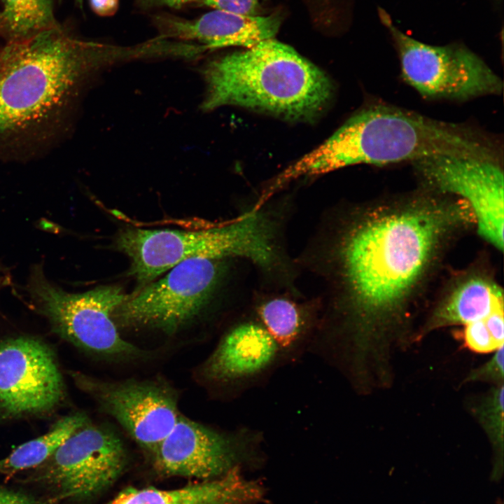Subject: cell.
<instances>
[{
	"label": "cell",
	"mask_w": 504,
	"mask_h": 504,
	"mask_svg": "<svg viewBox=\"0 0 504 504\" xmlns=\"http://www.w3.org/2000/svg\"><path fill=\"white\" fill-rule=\"evenodd\" d=\"M222 263L206 258L178 263L161 279L127 295L115 311L114 321L174 333L210 302L223 276Z\"/></svg>",
	"instance_id": "ba28073f"
},
{
	"label": "cell",
	"mask_w": 504,
	"mask_h": 504,
	"mask_svg": "<svg viewBox=\"0 0 504 504\" xmlns=\"http://www.w3.org/2000/svg\"><path fill=\"white\" fill-rule=\"evenodd\" d=\"M503 289L486 255L463 269L447 270L428 304L423 331L484 320L503 310Z\"/></svg>",
	"instance_id": "9a60e30c"
},
{
	"label": "cell",
	"mask_w": 504,
	"mask_h": 504,
	"mask_svg": "<svg viewBox=\"0 0 504 504\" xmlns=\"http://www.w3.org/2000/svg\"><path fill=\"white\" fill-rule=\"evenodd\" d=\"M3 31L9 40L27 37L59 25L53 0H1Z\"/></svg>",
	"instance_id": "ffe728a7"
},
{
	"label": "cell",
	"mask_w": 504,
	"mask_h": 504,
	"mask_svg": "<svg viewBox=\"0 0 504 504\" xmlns=\"http://www.w3.org/2000/svg\"><path fill=\"white\" fill-rule=\"evenodd\" d=\"M153 22L160 35L214 49L227 46L248 48L274 38L281 20L275 15L255 16L214 10L191 20L158 15Z\"/></svg>",
	"instance_id": "2e32d148"
},
{
	"label": "cell",
	"mask_w": 504,
	"mask_h": 504,
	"mask_svg": "<svg viewBox=\"0 0 504 504\" xmlns=\"http://www.w3.org/2000/svg\"><path fill=\"white\" fill-rule=\"evenodd\" d=\"M296 295H262L251 311L275 341L285 365L297 364L309 352L323 310L321 298L302 300Z\"/></svg>",
	"instance_id": "e0dca14e"
},
{
	"label": "cell",
	"mask_w": 504,
	"mask_h": 504,
	"mask_svg": "<svg viewBox=\"0 0 504 504\" xmlns=\"http://www.w3.org/2000/svg\"><path fill=\"white\" fill-rule=\"evenodd\" d=\"M138 45L83 40L59 25L0 48V156L29 158L56 143L87 78L138 59Z\"/></svg>",
	"instance_id": "7a4b0ae2"
},
{
	"label": "cell",
	"mask_w": 504,
	"mask_h": 504,
	"mask_svg": "<svg viewBox=\"0 0 504 504\" xmlns=\"http://www.w3.org/2000/svg\"><path fill=\"white\" fill-rule=\"evenodd\" d=\"M52 500L38 498L32 495L0 489V504H52Z\"/></svg>",
	"instance_id": "d4e9b609"
},
{
	"label": "cell",
	"mask_w": 504,
	"mask_h": 504,
	"mask_svg": "<svg viewBox=\"0 0 504 504\" xmlns=\"http://www.w3.org/2000/svg\"><path fill=\"white\" fill-rule=\"evenodd\" d=\"M26 290L38 312L52 330L75 346L111 356H136L141 349L124 340L113 319L127 295L118 286H99L83 293H69L50 281L42 265H35Z\"/></svg>",
	"instance_id": "8992f818"
},
{
	"label": "cell",
	"mask_w": 504,
	"mask_h": 504,
	"mask_svg": "<svg viewBox=\"0 0 504 504\" xmlns=\"http://www.w3.org/2000/svg\"><path fill=\"white\" fill-rule=\"evenodd\" d=\"M64 384L52 351L27 337L0 344V416L10 419L54 409Z\"/></svg>",
	"instance_id": "5bb4252c"
},
{
	"label": "cell",
	"mask_w": 504,
	"mask_h": 504,
	"mask_svg": "<svg viewBox=\"0 0 504 504\" xmlns=\"http://www.w3.org/2000/svg\"><path fill=\"white\" fill-rule=\"evenodd\" d=\"M93 11L99 16L113 15L118 9L119 0H90Z\"/></svg>",
	"instance_id": "4316f807"
},
{
	"label": "cell",
	"mask_w": 504,
	"mask_h": 504,
	"mask_svg": "<svg viewBox=\"0 0 504 504\" xmlns=\"http://www.w3.org/2000/svg\"><path fill=\"white\" fill-rule=\"evenodd\" d=\"M76 4H77V5L78 6V7H79L81 10H83V0H76Z\"/></svg>",
	"instance_id": "83f0119b"
},
{
	"label": "cell",
	"mask_w": 504,
	"mask_h": 504,
	"mask_svg": "<svg viewBox=\"0 0 504 504\" xmlns=\"http://www.w3.org/2000/svg\"><path fill=\"white\" fill-rule=\"evenodd\" d=\"M76 385L93 397L144 449L151 454L170 433L179 416L175 393L153 382H104L73 373Z\"/></svg>",
	"instance_id": "4fadbf2b"
},
{
	"label": "cell",
	"mask_w": 504,
	"mask_h": 504,
	"mask_svg": "<svg viewBox=\"0 0 504 504\" xmlns=\"http://www.w3.org/2000/svg\"><path fill=\"white\" fill-rule=\"evenodd\" d=\"M115 246L130 258V274L143 286L190 258H241L267 281L283 274L290 261L284 220L263 205L204 230L126 228L118 233Z\"/></svg>",
	"instance_id": "277c9868"
},
{
	"label": "cell",
	"mask_w": 504,
	"mask_h": 504,
	"mask_svg": "<svg viewBox=\"0 0 504 504\" xmlns=\"http://www.w3.org/2000/svg\"><path fill=\"white\" fill-rule=\"evenodd\" d=\"M485 319L464 326L463 336L465 345L477 353L491 352L500 346L493 338Z\"/></svg>",
	"instance_id": "7402d4cb"
},
{
	"label": "cell",
	"mask_w": 504,
	"mask_h": 504,
	"mask_svg": "<svg viewBox=\"0 0 504 504\" xmlns=\"http://www.w3.org/2000/svg\"><path fill=\"white\" fill-rule=\"evenodd\" d=\"M88 419L82 413L62 418L46 434L22 444L8 456L0 459V473L10 475L40 466Z\"/></svg>",
	"instance_id": "d6986e66"
},
{
	"label": "cell",
	"mask_w": 504,
	"mask_h": 504,
	"mask_svg": "<svg viewBox=\"0 0 504 504\" xmlns=\"http://www.w3.org/2000/svg\"><path fill=\"white\" fill-rule=\"evenodd\" d=\"M475 229L466 202L421 186L335 208L297 261L328 290L309 353L334 368L362 363L372 337L428 306L449 253Z\"/></svg>",
	"instance_id": "6da1fadb"
},
{
	"label": "cell",
	"mask_w": 504,
	"mask_h": 504,
	"mask_svg": "<svg viewBox=\"0 0 504 504\" xmlns=\"http://www.w3.org/2000/svg\"><path fill=\"white\" fill-rule=\"evenodd\" d=\"M121 439L88 419L29 477L47 488L52 500L90 498L111 486L125 466Z\"/></svg>",
	"instance_id": "30bf717a"
},
{
	"label": "cell",
	"mask_w": 504,
	"mask_h": 504,
	"mask_svg": "<svg viewBox=\"0 0 504 504\" xmlns=\"http://www.w3.org/2000/svg\"><path fill=\"white\" fill-rule=\"evenodd\" d=\"M202 3L215 10L225 12L254 15L258 0H200Z\"/></svg>",
	"instance_id": "603a6c76"
},
{
	"label": "cell",
	"mask_w": 504,
	"mask_h": 504,
	"mask_svg": "<svg viewBox=\"0 0 504 504\" xmlns=\"http://www.w3.org/2000/svg\"><path fill=\"white\" fill-rule=\"evenodd\" d=\"M196 0H136V6L141 9L148 10L159 7L181 8Z\"/></svg>",
	"instance_id": "484cf974"
},
{
	"label": "cell",
	"mask_w": 504,
	"mask_h": 504,
	"mask_svg": "<svg viewBox=\"0 0 504 504\" xmlns=\"http://www.w3.org/2000/svg\"><path fill=\"white\" fill-rule=\"evenodd\" d=\"M380 17L397 50L402 78L422 97L466 101L502 92L500 77L465 46L422 43L397 29L381 12Z\"/></svg>",
	"instance_id": "52a82bcc"
},
{
	"label": "cell",
	"mask_w": 504,
	"mask_h": 504,
	"mask_svg": "<svg viewBox=\"0 0 504 504\" xmlns=\"http://www.w3.org/2000/svg\"><path fill=\"white\" fill-rule=\"evenodd\" d=\"M486 420L488 430L496 450V457L491 477L499 481L503 475V387L501 386L493 394L481 410Z\"/></svg>",
	"instance_id": "44dd1931"
},
{
	"label": "cell",
	"mask_w": 504,
	"mask_h": 504,
	"mask_svg": "<svg viewBox=\"0 0 504 504\" xmlns=\"http://www.w3.org/2000/svg\"><path fill=\"white\" fill-rule=\"evenodd\" d=\"M412 165L419 186L466 202L475 218L477 234L503 252L504 176L500 161L438 156Z\"/></svg>",
	"instance_id": "8fae6325"
},
{
	"label": "cell",
	"mask_w": 504,
	"mask_h": 504,
	"mask_svg": "<svg viewBox=\"0 0 504 504\" xmlns=\"http://www.w3.org/2000/svg\"><path fill=\"white\" fill-rule=\"evenodd\" d=\"M283 366L275 341L250 312L225 331L204 363L202 375L212 388L236 398L262 386Z\"/></svg>",
	"instance_id": "7c38bea8"
},
{
	"label": "cell",
	"mask_w": 504,
	"mask_h": 504,
	"mask_svg": "<svg viewBox=\"0 0 504 504\" xmlns=\"http://www.w3.org/2000/svg\"><path fill=\"white\" fill-rule=\"evenodd\" d=\"M203 76L205 111L235 105L308 120L323 110L332 92L322 71L274 38L210 61Z\"/></svg>",
	"instance_id": "5b68a950"
},
{
	"label": "cell",
	"mask_w": 504,
	"mask_h": 504,
	"mask_svg": "<svg viewBox=\"0 0 504 504\" xmlns=\"http://www.w3.org/2000/svg\"><path fill=\"white\" fill-rule=\"evenodd\" d=\"M263 433L246 426L223 431L180 415L152 453L157 469L167 475L216 479L237 466L264 461Z\"/></svg>",
	"instance_id": "9c48e42d"
},
{
	"label": "cell",
	"mask_w": 504,
	"mask_h": 504,
	"mask_svg": "<svg viewBox=\"0 0 504 504\" xmlns=\"http://www.w3.org/2000/svg\"><path fill=\"white\" fill-rule=\"evenodd\" d=\"M241 468L175 489L128 487L108 504H256L263 498L264 488L258 481L244 478Z\"/></svg>",
	"instance_id": "ac0fdd59"
},
{
	"label": "cell",
	"mask_w": 504,
	"mask_h": 504,
	"mask_svg": "<svg viewBox=\"0 0 504 504\" xmlns=\"http://www.w3.org/2000/svg\"><path fill=\"white\" fill-rule=\"evenodd\" d=\"M503 377V345L500 346L492 359L470 377L472 380L485 379L500 381Z\"/></svg>",
	"instance_id": "cb8c5ba5"
},
{
	"label": "cell",
	"mask_w": 504,
	"mask_h": 504,
	"mask_svg": "<svg viewBox=\"0 0 504 504\" xmlns=\"http://www.w3.org/2000/svg\"><path fill=\"white\" fill-rule=\"evenodd\" d=\"M1 28H2V16H1V13H0V31H1Z\"/></svg>",
	"instance_id": "f1b7e54d"
},
{
	"label": "cell",
	"mask_w": 504,
	"mask_h": 504,
	"mask_svg": "<svg viewBox=\"0 0 504 504\" xmlns=\"http://www.w3.org/2000/svg\"><path fill=\"white\" fill-rule=\"evenodd\" d=\"M4 269V267L0 263V272L3 271Z\"/></svg>",
	"instance_id": "f546056e"
},
{
	"label": "cell",
	"mask_w": 504,
	"mask_h": 504,
	"mask_svg": "<svg viewBox=\"0 0 504 504\" xmlns=\"http://www.w3.org/2000/svg\"><path fill=\"white\" fill-rule=\"evenodd\" d=\"M438 156L494 160L502 157L498 141L479 129L375 104L352 115L324 143L279 178L284 183L350 165L412 163Z\"/></svg>",
	"instance_id": "3957f363"
}]
</instances>
